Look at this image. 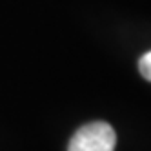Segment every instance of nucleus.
<instances>
[{"label":"nucleus","instance_id":"f257e3e1","mask_svg":"<svg viewBox=\"0 0 151 151\" xmlns=\"http://www.w3.org/2000/svg\"><path fill=\"white\" fill-rule=\"evenodd\" d=\"M116 144L115 129L107 122H89L77 129L68 151H113Z\"/></svg>","mask_w":151,"mask_h":151},{"label":"nucleus","instance_id":"f03ea898","mask_svg":"<svg viewBox=\"0 0 151 151\" xmlns=\"http://www.w3.org/2000/svg\"><path fill=\"white\" fill-rule=\"evenodd\" d=\"M138 71L146 80L151 82V51H147L146 55H142V58L138 60Z\"/></svg>","mask_w":151,"mask_h":151}]
</instances>
